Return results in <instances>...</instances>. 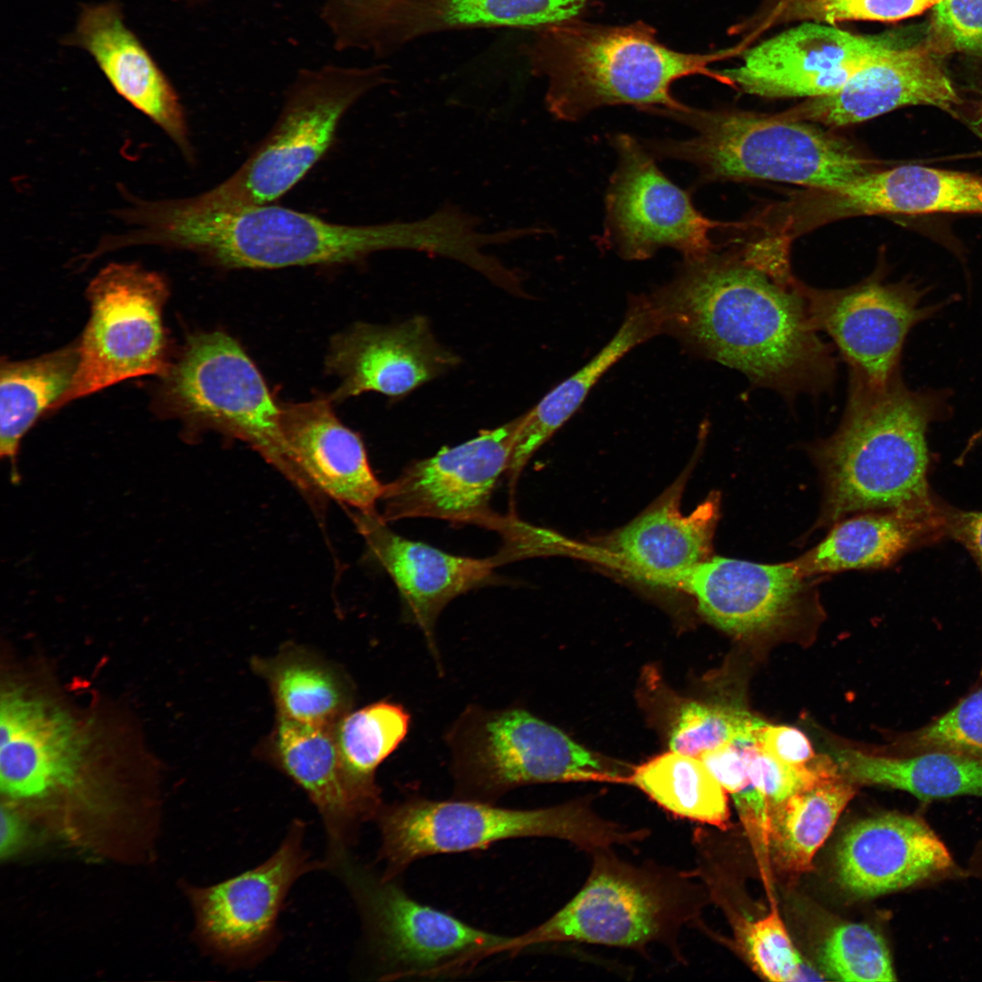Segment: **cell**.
<instances>
[{"label":"cell","mask_w":982,"mask_h":982,"mask_svg":"<svg viewBox=\"0 0 982 982\" xmlns=\"http://www.w3.org/2000/svg\"><path fill=\"white\" fill-rule=\"evenodd\" d=\"M793 285L777 282L740 251L715 249L685 259L649 297L662 332L792 400L828 392L837 376L830 346Z\"/></svg>","instance_id":"cell-1"},{"label":"cell","mask_w":982,"mask_h":982,"mask_svg":"<svg viewBox=\"0 0 982 982\" xmlns=\"http://www.w3.org/2000/svg\"><path fill=\"white\" fill-rule=\"evenodd\" d=\"M125 218L131 246L194 251L228 269L346 264L395 248L391 222L331 223L272 203L207 208L189 197H135Z\"/></svg>","instance_id":"cell-2"},{"label":"cell","mask_w":982,"mask_h":982,"mask_svg":"<svg viewBox=\"0 0 982 982\" xmlns=\"http://www.w3.org/2000/svg\"><path fill=\"white\" fill-rule=\"evenodd\" d=\"M942 407L938 394L911 391L897 376L883 387L849 378L843 419L815 448L825 519L887 509L934 520L926 430Z\"/></svg>","instance_id":"cell-3"},{"label":"cell","mask_w":982,"mask_h":982,"mask_svg":"<svg viewBox=\"0 0 982 982\" xmlns=\"http://www.w3.org/2000/svg\"><path fill=\"white\" fill-rule=\"evenodd\" d=\"M528 54L533 72L547 80L546 108L561 121L614 105L682 110L686 105L670 91L676 80L702 74L725 82L707 68L721 53L670 49L643 22L611 26L573 19L541 28Z\"/></svg>","instance_id":"cell-4"},{"label":"cell","mask_w":982,"mask_h":982,"mask_svg":"<svg viewBox=\"0 0 982 982\" xmlns=\"http://www.w3.org/2000/svg\"><path fill=\"white\" fill-rule=\"evenodd\" d=\"M695 131L685 140H648L653 155L688 162L703 181L767 180L815 190L838 188L880 168L851 142L814 123L779 114L649 108Z\"/></svg>","instance_id":"cell-5"},{"label":"cell","mask_w":982,"mask_h":982,"mask_svg":"<svg viewBox=\"0 0 982 982\" xmlns=\"http://www.w3.org/2000/svg\"><path fill=\"white\" fill-rule=\"evenodd\" d=\"M590 855L591 868L581 889L545 922L510 937L505 951L556 942L638 951L658 944L683 960L680 933L697 920L705 902L693 872L649 860L631 863L613 847Z\"/></svg>","instance_id":"cell-6"},{"label":"cell","mask_w":982,"mask_h":982,"mask_svg":"<svg viewBox=\"0 0 982 982\" xmlns=\"http://www.w3.org/2000/svg\"><path fill=\"white\" fill-rule=\"evenodd\" d=\"M376 817L387 879L419 858L486 848L510 838H556L590 854L633 846L648 837L646 828H632L597 814L587 799L516 809L466 798H414L381 807Z\"/></svg>","instance_id":"cell-7"},{"label":"cell","mask_w":982,"mask_h":982,"mask_svg":"<svg viewBox=\"0 0 982 982\" xmlns=\"http://www.w3.org/2000/svg\"><path fill=\"white\" fill-rule=\"evenodd\" d=\"M387 80L384 65L301 69L265 139L229 177L190 200L207 208L275 202L326 154L346 112Z\"/></svg>","instance_id":"cell-8"},{"label":"cell","mask_w":982,"mask_h":982,"mask_svg":"<svg viewBox=\"0 0 982 982\" xmlns=\"http://www.w3.org/2000/svg\"><path fill=\"white\" fill-rule=\"evenodd\" d=\"M165 376L164 400L174 416L193 428L246 443L300 490H306L282 432V407L233 337L220 331L189 336Z\"/></svg>","instance_id":"cell-9"},{"label":"cell","mask_w":982,"mask_h":982,"mask_svg":"<svg viewBox=\"0 0 982 982\" xmlns=\"http://www.w3.org/2000/svg\"><path fill=\"white\" fill-rule=\"evenodd\" d=\"M459 797L492 802L520 786L618 782L600 761L556 726L521 707L469 706L446 735Z\"/></svg>","instance_id":"cell-10"},{"label":"cell","mask_w":982,"mask_h":982,"mask_svg":"<svg viewBox=\"0 0 982 982\" xmlns=\"http://www.w3.org/2000/svg\"><path fill=\"white\" fill-rule=\"evenodd\" d=\"M91 316L78 346L77 369L53 409L120 381L165 375L167 343L164 279L136 264L112 263L90 283Z\"/></svg>","instance_id":"cell-11"},{"label":"cell","mask_w":982,"mask_h":982,"mask_svg":"<svg viewBox=\"0 0 982 982\" xmlns=\"http://www.w3.org/2000/svg\"><path fill=\"white\" fill-rule=\"evenodd\" d=\"M85 742L74 719L56 706L9 687L0 709V786L6 804L19 812H41L61 828L68 800V829L76 827L84 789Z\"/></svg>","instance_id":"cell-12"},{"label":"cell","mask_w":982,"mask_h":982,"mask_svg":"<svg viewBox=\"0 0 982 982\" xmlns=\"http://www.w3.org/2000/svg\"><path fill=\"white\" fill-rule=\"evenodd\" d=\"M519 422L520 416L481 430L466 442L406 466L385 485L383 520L436 518L506 532L513 538L512 531H519L521 525L493 512L490 498L506 473Z\"/></svg>","instance_id":"cell-13"},{"label":"cell","mask_w":982,"mask_h":982,"mask_svg":"<svg viewBox=\"0 0 982 982\" xmlns=\"http://www.w3.org/2000/svg\"><path fill=\"white\" fill-rule=\"evenodd\" d=\"M612 145L617 165L606 195L605 240L618 255L643 260L672 247L689 260L715 250L710 233L726 225L697 211L636 138L618 134Z\"/></svg>","instance_id":"cell-14"},{"label":"cell","mask_w":982,"mask_h":982,"mask_svg":"<svg viewBox=\"0 0 982 982\" xmlns=\"http://www.w3.org/2000/svg\"><path fill=\"white\" fill-rule=\"evenodd\" d=\"M817 331L827 333L849 366L850 377L883 387L897 371L904 340L932 314L924 292L908 283H888L875 272L857 284L825 289L794 282Z\"/></svg>","instance_id":"cell-15"},{"label":"cell","mask_w":982,"mask_h":982,"mask_svg":"<svg viewBox=\"0 0 982 982\" xmlns=\"http://www.w3.org/2000/svg\"><path fill=\"white\" fill-rule=\"evenodd\" d=\"M902 41L895 34L859 35L804 21L749 49L739 65L720 74L726 84L757 96H825Z\"/></svg>","instance_id":"cell-16"},{"label":"cell","mask_w":982,"mask_h":982,"mask_svg":"<svg viewBox=\"0 0 982 982\" xmlns=\"http://www.w3.org/2000/svg\"><path fill=\"white\" fill-rule=\"evenodd\" d=\"M355 885L392 977L460 968L503 952L510 939L413 899L391 879L359 877Z\"/></svg>","instance_id":"cell-17"},{"label":"cell","mask_w":982,"mask_h":982,"mask_svg":"<svg viewBox=\"0 0 982 982\" xmlns=\"http://www.w3.org/2000/svg\"><path fill=\"white\" fill-rule=\"evenodd\" d=\"M305 826L292 824L278 849L261 865L191 893L205 945L227 960L261 953L275 938L276 920L293 884L318 865L304 846Z\"/></svg>","instance_id":"cell-18"},{"label":"cell","mask_w":982,"mask_h":982,"mask_svg":"<svg viewBox=\"0 0 982 982\" xmlns=\"http://www.w3.org/2000/svg\"><path fill=\"white\" fill-rule=\"evenodd\" d=\"M458 363L429 321L415 316L390 326L356 324L334 336L326 366L339 379L331 399L341 401L366 392L399 399Z\"/></svg>","instance_id":"cell-19"},{"label":"cell","mask_w":982,"mask_h":982,"mask_svg":"<svg viewBox=\"0 0 982 982\" xmlns=\"http://www.w3.org/2000/svg\"><path fill=\"white\" fill-rule=\"evenodd\" d=\"M837 871L842 887L863 897L967 873L924 819L897 812L851 826L837 847Z\"/></svg>","instance_id":"cell-20"},{"label":"cell","mask_w":982,"mask_h":982,"mask_svg":"<svg viewBox=\"0 0 982 982\" xmlns=\"http://www.w3.org/2000/svg\"><path fill=\"white\" fill-rule=\"evenodd\" d=\"M959 103L952 80L932 51L902 42L860 69L837 92L807 98L779 114L840 127L906 105H930L952 112Z\"/></svg>","instance_id":"cell-21"},{"label":"cell","mask_w":982,"mask_h":982,"mask_svg":"<svg viewBox=\"0 0 982 982\" xmlns=\"http://www.w3.org/2000/svg\"><path fill=\"white\" fill-rule=\"evenodd\" d=\"M354 520L396 586L408 619L420 628L438 659L434 636L438 615L455 597L494 581V570L508 552L491 558L455 556L397 535L376 512L357 511Z\"/></svg>","instance_id":"cell-22"},{"label":"cell","mask_w":982,"mask_h":982,"mask_svg":"<svg viewBox=\"0 0 982 982\" xmlns=\"http://www.w3.org/2000/svg\"><path fill=\"white\" fill-rule=\"evenodd\" d=\"M260 755L308 796L324 821L330 846L340 855L356 825L376 816L380 799L355 780L338 748L334 726L276 716Z\"/></svg>","instance_id":"cell-23"},{"label":"cell","mask_w":982,"mask_h":982,"mask_svg":"<svg viewBox=\"0 0 982 982\" xmlns=\"http://www.w3.org/2000/svg\"><path fill=\"white\" fill-rule=\"evenodd\" d=\"M66 44L86 50L115 91L157 125L185 160L195 161L179 97L147 50L125 25L117 3L84 6Z\"/></svg>","instance_id":"cell-24"},{"label":"cell","mask_w":982,"mask_h":982,"mask_svg":"<svg viewBox=\"0 0 982 982\" xmlns=\"http://www.w3.org/2000/svg\"><path fill=\"white\" fill-rule=\"evenodd\" d=\"M291 458L310 495H326L363 513L376 512L385 485L369 464L361 437L336 416L330 401L281 406Z\"/></svg>","instance_id":"cell-25"},{"label":"cell","mask_w":982,"mask_h":982,"mask_svg":"<svg viewBox=\"0 0 982 982\" xmlns=\"http://www.w3.org/2000/svg\"><path fill=\"white\" fill-rule=\"evenodd\" d=\"M794 566L712 556L697 564L678 587L696 599L715 626L735 635L771 630L797 612L805 583Z\"/></svg>","instance_id":"cell-26"},{"label":"cell","mask_w":982,"mask_h":982,"mask_svg":"<svg viewBox=\"0 0 982 982\" xmlns=\"http://www.w3.org/2000/svg\"><path fill=\"white\" fill-rule=\"evenodd\" d=\"M819 210L827 222L869 215L982 214V177L918 165L878 168L823 192Z\"/></svg>","instance_id":"cell-27"},{"label":"cell","mask_w":982,"mask_h":982,"mask_svg":"<svg viewBox=\"0 0 982 982\" xmlns=\"http://www.w3.org/2000/svg\"><path fill=\"white\" fill-rule=\"evenodd\" d=\"M676 492L621 528L609 550L632 576L677 588L684 576L710 557L719 516V496L710 495L689 515L678 508Z\"/></svg>","instance_id":"cell-28"},{"label":"cell","mask_w":982,"mask_h":982,"mask_svg":"<svg viewBox=\"0 0 982 982\" xmlns=\"http://www.w3.org/2000/svg\"><path fill=\"white\" fill-rule=\"evenodd\" d=\"M659 333V322L648 298H634L611 340L583 367L520 416L506 470L512 486L534 453L574 415L600 377L628 351Z\"/></svg>","instance_id":"cell-29"},{"label":"cell","mask_w":982,"mask_h":982,"mask_svg":"<svg viewBox=\"0 0 982 982\" xmlns=\"http://www.w3.org/2000/svg\"><path fill=\"white\" fill-rule=\"evenodd\" d=\"M253 670L269 686L276 716L335 726L352 710L355 689L333 663L299 646L288 645L270 657H254Z\"/></svg>","instance_id":"cell-30"},{"label":"cell","mask_w":982,"mask_h":982,"mask_svg":"<svg viewBox=\"0 0 982 982\" xmlns=\"http://www.w3.org/2000/svg\"><path fill=\"white\" fill-rule=\"evenodd\" d=\"M831 757L840 775L854 785L899 789L923 802L964 795L982 797V758L943 751L885 757L847 748Z\"/></svg>","instance_id":"cell-31"},{"label":"cell","mask_w":982,"mask_h":982,"mask_svg":"<svg viewBox=\"0 0 982 982\" xmlns=\"http://www.w3.org/2000/svg\"><path fill=\"white\" fill-rule=\"evenodd\" d=\"M913 514L870 513L837 524L813 549L790 563L803 577L847 569L885 566L934 523Z\"/></svg>","instance_id":"cell-32"},{"label":"cell","mask_w":982,"mask_h":982,"mask_svg":"<svg viewBox=\"0 0 982 982\" xmlns=\"http://www.w3.org/2000/svg\"><path fill=\"white\" fill-rule=\"evenodd\" d=\"M79 360L76 345L20 362L1 364V456L8 458L12 479L20 441L35 420L67 392Z\"/></svg>","instance_id":"cell-33"},{"label":"cell","mask_w":982,"mask_h":982,"mask_svg":"<svg viewBox=\"0 0 982 982\" xmlns=\"http://www.w3.org/2000/svg\"><path fill=\"white\" fill-rule=\"evenodd\" d=\"M856 793L841 775L791 796L770 812L768 847L790 873L812 868L814 856Z\"/></svg>","instance_id":"cell-34"},{"label":"cell","mask_w":982,"mask_h":982,"mask_svg":"<svg viewBox=\"0 0 982 982\" xmlns=\"http://www.w3.org/2000/svg\"><path fill=\"white\" fill-rule=\"evenodd\" d=\"M623 783L636 786L675 817L729 827L726 792L696 757L670 750L638 766Z\"/></svg>","instance_id":"cell-35"},{"label":"cell","mask_w":982,"mask_h":982,"mask_svg":"<svg viewBox=\"0 0 982 982\" xmlns=\"http://www.w3.org/2000/svg\"><path fill=\"white\" fill-rule=\"evenodd\" d=\"M591 0H420L413 19L418 35L477 27L544 28L575 17Z\"/></svg>","instance_id":"cell-36"},{"label":"cell","mask_w":982,"mask_h":982,"mask_svg":"<svg viewBox=\"0 0 982 982\" xmlns=\"http://www.w3.org/2000/svg\"><path fill=\"white\" fill-rule=\"evenodd\" d=\"M410 723L399 704L382 700L349 711L334 726L343 760L356 783L380 798L375 774L380 764L405 739Z\"/></svg>","instance_id":"cell-37"},{"label":"cell","mask_w":982,"mask_h":982,"mask_svg":"<svg viewBox=\"0 0 982 982\" xmlns=\"http://www.w3.org/2000/svg\"><path fill=\"white\" fill-rule=\"evenodd\" d=\"M825 972L835 980L879 982L897 979L884 937L867 924L835 927L821 950Z\"/></svg>","instance_id":"cell-38"},{"label":"cell","mask_w":982,"mask_h":982,"mask_svg":"<svg viewBox=\"0 0 982 982\" xmlns=\"http://www.w3.org/2000/svg\"><path fill=\"white\" fill-rule=\"evenodd\" d=\"M766 724L736 707L699 702L683 705L672 726L670 750L698 757L737 738H754Z\"/></svg>","instance_id":"cell-39"},{"label":"cell","mask_w":982,"mask_h":982,"mask_svg":"<svg viewBox=\"0 0 982 982\" xmlns=\"http://www.w3.org/2000/svg\"><path fill=\"white\" fill-rule=\"evenodd\" d=\"M904 754L943 751L982 758V686L897 743Z\"/></svg>","instance_id":"cell-40"},{"label":"cell","mask_w":982,"mask_h":982,"mask_svg":"<svg viewBox=\"0 0 982 982\" xmlns=\"http://www.w3.org/2000/svg\"><path fill=\"white\" fill-rule=\"evenodd\" d=\"M740 741L751 780L766 798L770 812L796 793L840 775L832 757L817 756L805 766H792L761 750L753 738Z\"/></svg>","instance_id":"cell-41"},{"label":"cell","mask_w":982,"mask_h":982,"mask_svg":"<svg viewBox=\"0 0 982 982\" xmlns=\"http://www.w3.org/2000/svg\"><path fill=\"white\" fill-rule=\"evenodd\" d=\"M737 931L748 958L765 978L774 982L811 979L777 911L756 921H742Z\"/></svg>","instance_id":"cell-42"},{"label":"cell","mask_w":982,"mask_h":982,"mask_svg":"<svg viewBox=\"0 0 982 982\" xmlns=\"http://www.w3.org/2000/svg\"><path fill=\"white\" fill-rule=\"evenodd\" d=\"M939 0H784L777 16L783 20L837 22H895L919 15Z\"/></svg>","instance_id":"cell-43"},{"label":"cell","mask_w":982,"mask_h":982,"mask_svg":"<svg viewBox=\"0 0 982 982\" xmlns=\"http://www.w3.org/2000/svg\"><path fill=\"white\" fill-rule=\"evenodd\" d=\"M740 739L704 752L698 758L732 797L743 826L755 829L767 822L769 808L751 780Z\"/></svg>","instance_id":"cell-44"},{"label":"cell","mask_w":982,"mask_h":982,"mask_svg":"<svg viewBox=\"0 0 982 982\" xmlns=\"http://www.w3.org/2000/svg\"><path fill=\"white\" fill-rule=\"evenodd\" d=\"M337 51L356 50L369 30L396 7L416 0H317Z\"/></svg>","instance_id":"cell-45"},{"label":"cell","mask_w":982,"mask_h":982,"mask_svg":"<svg viewBox=\"0 0 982 982\" xmlns=\"http://www.w3.org/2000/svg\"><path fill=\"white\" fill-rule=\"evenodd\" d=\"M932 9L931 36L937 47L982 55V0H939Z\"/></svg>","instance_id":"cell-46"},{"label":"cell","mask_w":982,"mask_h":982,"mask_svg":"<svg viewBox=\"0 0 982 982\" xmlns=\"http://www.w3.org/2000/svg\"><path fill=\"white\" fill-rule=\"evenodd\" d=\"M757 746L777 760L805 766L817 756L806 735L797 728L766 723L755 735Z\"/></svg>","instance_id":"cell-47"},{"label":"cell","mask_w":982,"mask_h":982,"mask_svg":"<svg viewBox=\"0 0 982 982\" xmlns=\"http://www.w3.org/2000/svg\"><path fill=\"white\" fill-rule=\"evenodd\" d=\"M943 521L951 535L974 556L982 574V511L951 512Z\"/></svg>","instance_id":"cell-48"},{"label":"cell","mask_w":982,"mask_h":982,"mask_svg":"<svg viewBox=\"0 0 982 982\" xmlns=\"http://www.w3.org/2000/svg\"><path fill=\"white\" fill-rule=\"evenodd\" d=\"M25 817L8 804L1 806L0 856L10 858L22 848L27 837Z\"/></svg>","instance_id":"cell-49"},{"label":"cell","mask_w":982,"mask_h":982,"mask_svg":"<svg viewBox=\"0 0 982 982\" xmlns=\"http://www.w3.org/2000/svg\"><path fill=\"white\" fill-rule=\"evenodd\" d=\"M967 872L982 881V840L975 847Z\"/></svg>","instance_id":"cell-50"}]
</instances>
